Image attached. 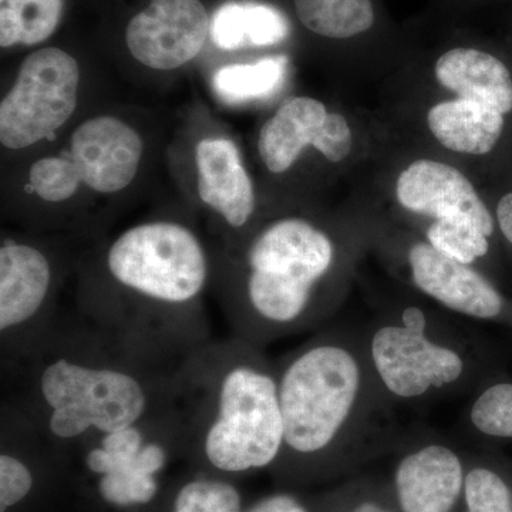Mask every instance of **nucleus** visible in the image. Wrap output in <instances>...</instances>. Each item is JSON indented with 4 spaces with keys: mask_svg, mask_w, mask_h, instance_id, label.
Returning a JSON list of instances; mask_svg holds the SVG:
<instances>
[{
    "mask_svg": "<svg viewBox=\"0 0 512 512\" xmlns=\"http://www.w3.org/2000/svg\"><path fill=\"white\" fill-rule=\"evenodd\" d=\"M175 369L148 362L82 318H60L12 375L9 397L50 446L84 441L173 409Z\"/></svg>",
    "mask_w": 512,
    "mask_h": 512,
    "instance_id": "f257e3e1",
    "label": "nucleus"
},
{
    "mask_svg": "<svg viewBox=\"0 0 512 512\" xmlns=\"http://www.w3.org/2000/svg\"><path fill=\"white\" fill-rule=\"evenodd\" d=\"M104 262L116 292L80 301L84 322L165 369L212 339L201 302L210 261L190 228L137 225L111 242Z\"/></svg>",
    "mask_w": 512,
    "mask_h": 512,
    "instance_id": "f03ea898",
    "label": "nucleus"
},
{
    "mask_svg": "<svg viewBox=\"0 0 512 512\" xmlns=\"http://www.w3.org/2000/svg\"><path fill=\"white\" fill-rule=\"evenodd\" d=\"M275 369L284 420L278 463H338L392 448L402 436L360 329H319Z\"/></svg>",
    "mask_w": 512,
    "mask_h": 512,
    "instance_id": "7ed1b4c3",
    "label": "nucleus"
},
{
    "mask_svg": "<svg viewBox=\"0 0 512 512\" xmlns=\"http://www.w3.org/2000/svg\"><path fill=\"white\" fill-rule=\"evenodd\" d=\"M184 447L214 470L241 474L278 463L284 446L275 360L237 336L211 339L174 372Z\"/></svg>",
    "mask_w": 512,
    "mask_h": 512,
    "instance_id": "20e7f679",
    "label": "nucleus"
},
{
    "mask_svg": "<svg viewBox=\"0 0 512 512\" xmlns=\"http://www.w3.org/2000/svg\"><path fill=\"white\" fill-rule=\"evenodd\" d=\"M339 247L303 218H281L256 232L244 249L241 278L224 298L231 335L265 349L322 329L338 311Z\"/></svg>",
    "mask_w": 512,
    "mask_h": 512,
    "instance_id": "39448f33",
    "label": "nucleus"
},
{
    "mask_svg": "<svg viewBox=\"0 0 512 512\" xmlns=\"http://www.w3.org/2000/svg\"><path fill=\"white\" fill-rule=\"evenodd\" d=\"M360 332L377 382L396 407L471 394L503 372L484 336L437 305L393 303Z\"/></svg>",
    "mask_w": 512,
    "mask_h": 512,
    "instance_id": "423d86ee",
    "label": "nucleus"
},
{
    "mask_svg": "<svg viewBox=\"0 0 512 512\" xmlns=\"http://www.w3.org/2000/svg\"><path fill=\"white\" fill-rule=\"evenodd\" d=\"M55 272L43 249L6 241L0 248V357L12 375L59 322Z\"/></svg>",
    "mask_w": 512,
    "mask_h": 512,
    "instance_id": "0eeeda50",
    "label": "nucleus"
},
{
    "mask_svg": "<svg viewBox=\"0 0 512 512\" xmlns=\"http://www.w3.org/2000/svg\"><path fill=\"white\" fill-rule=\"evenodd\" d=\"M79 83V64L62 49L46 47L26 57L0 104L2 146L22 150L53 136L76 110Z\"/></svg>",
    "mask_w": 512,
    "mask_h": 512,
    "instance_id": "6e6552de",
    "label": "nucleus"
},
{
    "mask_svg": "<svg viewBox=\"0 0 512 512\" xmlns=\"http://www.w3.org/2000/svg\"><path fill=\"white\" fill-rule=\"evenodd\" d=\"M171 446H184L174 409L165 413L150 436L141 427L111 431L84 441V464L100 476L99 493L117 507L148 504L156 497V476L167 464Z\"/></svg>",
    "mask_w": 512,
    "mask_h": 512,
    "instance_id": "1a4fd4ad",
    "label": "nucleus"
},
{
    "mask_svg": "<svg viewBox=\"0 0 512 512\" xmlns=\"http://www.w3.org/2000/svg\"><path fill=\"white\" fill-rule=\"evenodd\" d=\"M393 474L400 512H454L464 500L467 458L439 431H403Z\"/></svg>",
    "mask_w": 512,
    "mask_h": 512,
    "instance_id": "9d476101",
    "label": "nucleus"
},
{
    "mask_svg": "<svg viewBox=\"0 0 512 512\" xmlns=\"http://www.w3.org/2000/svg\"><path fill=\"white\" fill-rule=\"evenodd\" d=\"M404 261L414 289L434 305L464 320L512 330V296L476 266L447 258L427 241L409 245Z\"/></svg>",
    "mask_w": 512,
    "mask_h": 512,
    "instance_id": "9b49d317",
    "label": "nucleus"
},
{
    "mask_svg": "<svg viewBox=\"0 0 512 512\" xmlns=\"http://www.w3.org/2000/svg\"><path fill=\"white\" fill-rule=\"evenodd\" d=\"M210 30L201 0H151L128 23L127 47L144 66L174 70L198 56Z\"/></svg>",
    "mask_w": 512,
    "mask_h": 512,
    "instance_id": "f8f14e48",
    "label": "nucleus"
},
{
    "mask_svg": "<svg viewBox=\"0 0 512 512\" xmlns=\"http://www.w3.org/2000/svg\"><path fill=\"white\" fill-rule=\"evenodd\" d=\"M143 141L116 117L84 121L70 140V158L87 187L104 194L124 190L140 167Z\"/></svg>",
    "mask_w": 512,
    "mask_h": 512,
    "instance_id": "ddd939ff",
    "label": "nucleus"
},
{
    "mask_svg": "<svg viewBox=\"0 0 512 512\" xmlns=\"http://www.w3.org/2000/svg\"><path fill=\"white\" fill-rule=\"evenodd\" d=\"M396 192L404 210L434 220L468 217L493 237L498 231L493 212L488 210L476 188L451 165L416 161L400 174Z\"/></svg>",
    "mask_w": 512,
    "mask_h": 512,
    "instance_id": "4468645a",
    "label": "nucleus"
},
{
    "mask_svg": "<svg viewBox=\"0 0 512 512\" xmlns=\"http://www.w3.org/2000/svg\"><path fill=\"white\" fill-rule=\"evenodd\" d=\"M198 192L229 227H247L254 215V185L237 146L227 138H205L197 147Z\"/></svg>",
    "mask_w": 512,
    "mask_h": 512,
    "instance_id": "2eb2a0df",
    "label": "nucleus"
},
{
    "mask_svg": "<svg viewBox=\"0 0 512 512\" xmlns=\"http://www.w3.org/2000/svg\"><path fill=\"white\" fill-rule=\"evenodd\" d=\"M441 86L460 99L512 116V69L503 57L474 46L447 50L434 67Z\"/></svg>",
    "mask_w": 512,
    "mask_h": 512,
    "instance_id": "dca6fc26",
    "label": "nucleus"
},
{
    "mask_svg": "<svg viewBox=\"0 0 512 512\" xmlns=\"http://www.w3.org/2000/svg\"><path fill=\"white\" fill-rule=\"evenodd\" d=\"M329 113L319 100L295 97L266 121L259 133L258 151L269 171L285 173L306 146L318 150Z\"/></svg>",
    "mask_w": 512,
    "mask_h": 512,
    "instance_id": "f3484780",
    "label": "nucleus"
},
{
    "mask_svg": "<svg viewBox=\"0 0 512 512\" xmlns=\"http://www.w3.org/2000/svg\"><path fill=\"white\" fill-rule=\"evenodd\" d=\"M510 117L464 99L431 107L427 123L433 136L448 150L488 156L500 146Z\"/></svg>",
    "mask_w": 512,
    "mask_h": 512,
    "instance_id": "a211bd4d",
    "label": "nucleus"
},
{
    "mask_svg": "<svg viewBox=\"0 0 512 512\" xmlns=\"http://www.w3.org/2000/svg\"><path fill=\"white\" fill-rule=\"evenodd\" d=\"M210 33L215 45L225 50L274 46L288 36L289 23L272 6L229 2L212 16Z\"/></svg>",
    "mask_w": 512,
    "mask_h": 512,
    "instance_id": "6ab92c4d",
    "label": "nucleus"
},
{
    "mask_svg": "<svg viewBox=\"0 0 512 512\" xmlns=\"http://www.w3.org/2000/svg\"><path fill=\"white\" fill-rule=\"evenodd\" d=\"M296 18L313 35L353 40L375 29V0H292Z\"/></svg>",
    "mask_w": 512,
    "mask_h": 512,
    "instance_id": "aec40b11",
    "label": "nucleus"
},
{
    "mask_svg": "<svg viewBox=\"0 0 512 512\" xmlns=\"http://www.w3.org/2000/svg\"><path fill=\"white\" fill-rule=\"evenodd\" d=\"M460 423L466 436L484 443L512 441V377L500 372L481 383Z\"/></svg>",
    "mask_w": 512,
    "mask_h": 512,
    "instance_id": "412c9836",
    "label": "nucleus"
},
{
    "mask_svg": "<svg viewBox=\"0 0 512 512\" xmlns=\"http://www.w3.org/2000/svg\"><path fill=\"white\" fill-rule=\"evenodd\" d=\"M285 57L262 59L258 63L222 67L212 79V87L225 103L265 99L281 87L286 73Z\"/></svg>",
    "mask_w": 512,
    "mask_h": 512,
    "instance_id": "4be33fe9",
    "label": "nucleus"
},
{
    "mask_svg": "<svg viewBox=\"0 0 512 512\" xmlns=\"http://www.w3.org/2000/svg\"><path fill=\"white\" fill-rule=\"evenodd\" d=\"M467 512H512V468L498 457L467 458Z\"/></svg>",
    "mask_w": 512,
    "mask_h": 512,
    "instance_id": "5701e85b",
    "label": "nucleus"
},
{
    "mask_svg": "<svg viewBox=\"0 0 512 512\" xmlns=\"http://www.w3.org/2000/svg\"><path fill=\"white\" fill-rule=\"evenodd\" d=\"M493 238L468 217L434 220L426 231V241L431 247L447 258L470 266L491 255Z\"/></svg>",
    "mask_w": 512,
    "mask_h": 512,
    "instance_id": "b1692460",
    "label": "nucleus"
},
{
    "mask_svg": "<svg viewBox=\"0 0 512 512\" xmlns=\"http://www.w3.org/2000/svg\"><path fill=\"white\" fill-rule=\"evenodd\" d=\"M63 13V0H5L0 18L19 29L22 45L45 42L55 33Z\"/></svg>",
    "mask_w": 512,
    "mask_h": 512,
    "instance_id": "393cba45",
    "label": "nucleus"
},
{
    "mask_svg": "<svg viewBox=\"0 0 512 512\" xmlns=\"http://www.w3.org/2000/svg\"><path fill=\"white\" fill-rule=\"evenodd\" d=\"M174 512H242V498L227 481L198 478L178 491Z\"/></svg>",
    "mask_w": 512,
    "mask_h": 512,
    "instance_id": "a878e982",
    "label": "nucleus"
},
{
    "mask_svg": "<svg viewBox=\"0 0 512 512\" xmlns=\"http://www.w3.org/2000/svg\"><path fill=\"white\" fill-rule=\"evenodd\" d=\"M30 188L47 202H64L76 194L83 183L70 157H46L30 168Z\"/></svg>",
    "mask_w": 512,
    "mask_h": 512,
    "instance_id": "bb28decb",
    "label": "nucleus"
},
{
    "mask_svg": "<svg viewBox=\"0 0 512 512\" xmlns=\"http://www.w3.org/2000/svg\"><path fill=\"white\" fill-rule=\"evenodd\" d=\"M33 488V474L28 464L8 444L0 454V512L22 503Z\"/></svg>",
    "mask_w": 512,
    "mask_h": 512,
    "instance_id": "cd10ccee",
    "label": "nucleus"
},
{
    "mask_svg": "<svg viewBox=\"0 0 512 512\" xmlns=\"http://www.w3.org/2000/svg\"><path fill=\"white\" fill-rule=\"evenodd\" d=\"M352 150V130L345 117L338 113H329L323 127L318 151L332 163H340Z\"/></svg>",
    "mask_w": 512,
    "mask_h": 512,
    "instance_id": "c85d7f7f",
    "label": "nucleus"
},
{
    "mask_svg": "<svg viewBox=\"0 0 512 512\" xmlns=\"http://www.w3.org/2000/svg\"><path fill=\"white\" fill-rule=\"evenodd\" d=\"M247 512H309L305 507L291 494H275L258 501L254 507L249 508Z\"/></svg>",
    "mask_w": 512,
    "mask_h": 512,
    "instance_id": "c756f323",
    "label": "nucleus"
},
{
    "mask_svg": "<svg viewBox=\"0 0 512 512\" xmlns=\"http://www.w3.org/2000/svg\"><path fill=\"white\" fill-rule=\"evenodd\" d=\"M495 217L500 222L501 228L512 242V190L501 195L495 208Z\"/></svg>",
    "mask_w": 512,
    "mask_h": 512,
    "instance_id": "7c9ffc66",
    "label": "nucleus"
},
{
    "mask_svg": "<svg viewBox=\"0 0 512 512\" xmlns=\"http://www.w3.org/2000/svg\"><path fill=\"white\" fill-rule=\"evenodd\" d=\"M346 512H394L387 508L382 503H377L375 500H360L357 501L349 511Z\"/></svg>",
    "mask_w": 512,
    "mask_h": 512,
    "instance_id": "2f4dec72",
    "label": "nucleus"
},
{
    "mask_svg": "<svg viewBox=\"0 0 512 512\" xmlns=\"http://www.w3.org/2000/svg\"><path fill=\"white\" fill-rule=\"evenodd\" d=\"M0 2H2V3H3V2H5V0H0Z\"/></svg>",
    "mask_w": 512,
    "mask_h": 512,
    "instance_id": "473e14b6",
    "label": "nucleus"
}]
</instances>
